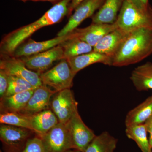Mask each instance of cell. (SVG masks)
I'll return each mask as SVG.
<instances>
[{"label":"cell","mask_w":152,"mask_h":152,"mask_svg":"<svg viewBox=\"0 0 152 152\" xmlns=\"http://www.w3.org/2000/svg\"><path fill=\"white\" fill-rule=\"evenodd\" d=\"M72 0H62L49 9L43 15L30 24L22 26L6 35L0 44L1 54L12 55L17 47L41 28L55 24L68 17Z\"/></svg>","instance_id":"6da1fadb"},{"label":"cell","mask_w":152,"mask_h":152,"mask_svg":"<svg viewBox=\"0 0 152 152\" xmlns=\"http://www.w3.org/2000/svg\"><path fill=\"white\" fill-rule=\"evenodd\" d=\"M152 54V28H139L128 32L112 66L123 67L140 62Z\"/></svg>","instance_id":"7a4b0ae2"},{"label":"cell","mask_w":152,"mask_h":152,"mask_svg":"<svg viewBox=\"0 0 152 152\" xmlns=\"http://www.w3.org/2000/svg\"><path fill=\"white\" fill-rule=\"evenodd\" d=\"M115 23L118 28L127 33L139 28H152V7L141 10L130 0H125Z\"/></svg>","instance_id":"3957f363"},{"label":"cell","mask_w":152,"mask_h":152,"mask_svg":"<svg viewBox=\"0 0 152 152\" xmlns=\"http://www.w3.org/2000/svg\"><path fill=\"white\" fill-rule=\"evenodd\" d=\"M75 76L67 60L63 59L53 67L41 74L40 77L43 85L59 92L70 89L73 85Z\"/></svg>","instance_id":"277c9868"},{"label":"cell","mask_w":152,"mask_h":152,"mask_svg":"<svg viewBox=\"0 0 152 152\" xmlns=\"http://www.w3.org/2000/svg\"><path fill=\"white\" fill-rule=\"evenodd\" d=\"M39 137L46 152H66L74 149L67 123L59 122L49 132Z\"/></svg>","instance_id":"5b68a950"},{"label":"cell","mask_w":152,"mask_h":152,"mask_svg":"<svg viewBox=\"0 0 152 152\" xmlns=\"http://www.w3.org/2000/svg\"><path fill=\"white\" fill-rule=\"evenodd\" d=\"M0 69L4 70L8 75L25 79L35 88L43 85L40 75L29 69L20 58L1 54Z\"/></svg>","instance_id":"8992f818"},{"label":"cell","mask_w":152,"mask_h":152,"mask_svg":"<svg viewBox=\"0 0 152 152\" xmlns=\"http://www.w3.org/2000/svg\"><path fill=\"white\" fill-rule=\"evenodd\" d=\"M50 102L51 108L59 122L67 124L74 113L77 110L78 103L70 89L57 92Z\"/></svg>","instance_id":"52a82bcc"},{"label":"cell","mask_w":152,"mask_h":152,"mask_svg":"<svg viewBox=\"0 0 152 152\" xmlns=\"http://www.w3.org/2000/svg\"><path fill=\"white\" fill-rule=\"evenodd\" d=\"M105 0H84L75 9L66 24L57 34L61 37L72 32L86 19L92 17Z\"/></svg>","instance_id":"ba28073f"},{"label":"cell","mask_w":152,"mask_h":152,"mask_svg":"<svg viewBox=\"0 0 152 152\" xmlns=\"http://www.w3.org/2000/svg\"><path fill=\"white\" fill-rule=\"evenodd\" d=\"M30 130L1 124L0 139L5 152H22L30 138Z\"/></svg>","instance_id":"9c48e42d"},{"label":"cell","mask_w":152,"mask_h":152,"mask_svg":"<svg viewBox=\"0 0 152 152\" xmlns=\"http://www.w3.org/2000/svg\"><path fill=\"white\" fill-rule=\"evenodd\" d=\"M20 58L29 69L40 75L50 67L55 62L65 59L64 50L59 45L46 51Z\"/></svg>","instance_id":"30bf717a"},{"label":"cell","mask_w":152,"mask_h":152,"mask_svg":"<svg viewBox=\"0 0 152 152\" xmlns=\"http://www.w3.org/2000/svg\"><path fill=\"white\" fill-rule=\"evenodd\" d=\"M74 149L85 152L90 143L96 137L94 133L83 121L76 111L67 123Z\"/></svg>","instance_id":"8fae6325"},{"label":"cell","mask_w":152,"mask_h":152,"mask_svg":"<svg viewBox=\"0 0 152 152\" xmlns=\"http://www.w3.org/2000/svg\"><path fill=\"white\" fill-rule=\"evenodd\" d=\"M72 32L61 36L57 37L53 39L42 42H36L31 39H28L15 49L11 56L16 58L29 56L39 53L48 50L60 45L63 42L71 37Z\"/></svg>","instance_id":"7c38bea8"},{"label":"cell","mask_w":152,"mask_h":152,"mask_svg":"<svg viewBox=\"0 0 152 152\" xmlns=\"http://www.w3.org/2000/svg\"><path fill=\"white\" fill-rule=\"evenodd\" d=\"M56 92L45 85L37 87L27 104L20 113L31 116L47 110L50 104L52 97Z\"/></svg>","instance_id":"4fadbf2b"},{"label":"cell","mask_w":152,"mask_h":152,"mask_svg":"<svg viewBox=\"0 0 152 152\" xmlns=\"http://www.w3.org/2000/svg\"><path fill=\"white\" fill-rule=\"evenodd\" d=\"M117 28L116 23L112 24L92 23L88 26L77 28L73 32L77 37L94 47L104 36Z\"/></svg>","instance_id":"5bb4252c"},{"label":"cell","mask_w":152,"mask_h":152,"mask_svg":"<svg viewBox=\"0 0 152 152\" xmlns=\"http://www.w3.org/2000/svg\"><path fill=\"white\" fill-rule=\"evenodd\" d=\"M127 34V32L118 27L104 36L93 47V50L107 55L113 59Z\"/></svg>","instance_id":"9a60e30c"},{"label":"cell","mask_w":152,"mask_h":152,"mask_svg":"<svg viewBox=\"0 0 152 152\" xmlns=\"http://www.w3.org/2000/svg\"><path fill=\"white\" fill-rule=\"evenodd\" d=\"M75 75L83 69L96 63L112 66V58L98 52L92 51L66 59Z\"/></svg>","instance_id":"2e32d148"},{"label":"cell","mask_w":152,"mask_h":152,"mask_svg":"<svg viewBox=\"0 0 152 152\" xmlns=\"http://www.w3.org/2000/svg\"><path fill=\"white\" fill-rule=\"evenodd\" d=\"M125 0H105L91 17L92 23L112 24L116 22Z\"/></svg>","instance_id":"e0dca14e"},{"label":"cell","mask_w":152,"mask_h":152,"mask_svg":"<svg viewBox=\"0 0 152 152\" xmlns=\"http://www.w3.org/2000/svg\"><path fill=\"white\" fill-rule=\"evenodd\" d=\"M30 117L33 132L39 137L48 132L59 122L54 113L49 109Z\"/></svg>","instance_id":"ac0fdd59"},{"label":"cell","mask_w":152,"mask_h":152,"mask_svg":"<svg viewBox=\"0 0 152 152\" xmlns=\"http://www.w3.org/2000/svg\"><path fill=\"white\" fill-rule=\"evenodd\" d=\"M130 78L139 91L152 90V62H148L135 68Z\"/></svg>","instance_id":"d6986e66"},{"label":"cell","mask_w":152,"mask_h":152,"mask_svg":"<svg viewBox=\"0 0 152 152\" xmlns=\"http://www.w3.org/2000/svg\"><path fill=\"white\" fill-rule=\"evenodd\" d=\"M152 116V95L130 111L125 119L126 127L144 124Z\"/></svg>","instance_id":"ffe728a7"},{"label":"cell","mask_w":152,"mask_h":152,"mask_svg":"<svg viewBox=\"0 0 152 152\" xmlns=\"http://www.w3.org/2000/svg\"><path fill=\"white\" fill-rule=\"evenodd\" d=\"M35 89L28 90L3 98L1 99V110H2V113H20L27 104Z\"/></svg>","instance_id":"44dd1931"},{"label":"cell","mask_w":152,"mask_h":152,"mask_svg":"<svg viewBox=\"0 0 152 152\" xmlns=\"http://www.w3.org/2000/svg\"><path fill=\"white\" fill-rule=\"evenodd\" d=\"M64 50L65 59L77 56L92 51L93 47L75 36L72 37L59 45Z\"/></svg>","instance_id":"7402d4cb"},{"label":"cell","mask_w":152,"mask_h":152,"mask_svg":"<svg viewBox=\"0 0 152 152\" xmlns=\"http://www.w3.org/2000/svg\"><path fill=\"white\" fill-rule=\"evenodd\" d=\"M126 134L129 139L135 142L142 152H152L145 124L126 127Z\"/></svg>","instance_id":"603a6c76"},{"label":"cell","mask_w":152,"mask_h":152,"mask_svg":"<svg viewBox=\"0 0 152 152\" xmlns=\"http://www.w3.org/2000/svg\"><path fill=\"white\" fill-rule=\"evenodd\" d=\"M118 140L108 132H104L96 136L85 152H114Z\"/></svg>","instance_id":"cb8c5ba5"},{"label":"cell","mask_w":152,"mask_h":152,"mask_svg":"<svg viewBox=\"0 0 152 152\" xmlns=\"http://www.w3.org/2000/svg\"><path fill=\"white\" fill-rule=\"evenodd\" d=\"M0 123L24 128L33 132L30 116L20 113L3 112L0 115Z\"/></svg>","instance_id":"d4e9b609"},{"label":"cell","mask_w":152,"mask_h":152,"mask_svg":"<svg viewBox=\"0 0 152 152\" xmlns=\"http://www.w3.org/2000/svg\"><path fill=\"white\" fill-rule=\"evenodd\" d=\"M36 88L25 79L16 76L9 75L8 88L5 97L10 96L25 91Z\"/></svg>","instance_id":"484cf974"},{"label":"cell","mask_w":152,"mask_h":152,"mask_svg":"<svg viewBox=\"0 0 152 152\" xmlns=\"http://www.w3.org/2000/svg\"><path fill=\"white\" fill-rule=\"evenodd\" d=\"M22 152H46L42 139L39 136L30 138Z\"/></svg>","instance_id":"4316f807"},{"label":"cell","mask_w":152,"mask_h":152,"mask_svg":"<svg viewBox=\"0 0 152 152\" xmlns=\"http://www.w3.org/2000/svg\"><path fill=\"white\" fill-rule=\"evenodd\" d=\"M9 86V75L6 72L0 69V97H4Z\"/></svg>","instance_id":"83f0119b"},{"label":"cell","mask_w":152,"mask_h":152,"mask_svg":"<svg viewBox=\"0 0 152 152\" xmlns=\"http://www.w3.org/2000/svg\"><path fill=\"white\" fill-rule=\"evenodd\" d=\"M137 8L143 11L147 10L151 7L149 0H130Z\"/></svg>","instance_id":"f1b7e54d"},{"label":"cell","mask_w":152,"mask_h":152,"mask_svg":"<svg viewBox=\"0 0 152 152\" xmlns=\"http://www.w3.org/2000/svg\"><path fill=\"white\" fill-rule=\"evenodd\" d=\"M144 124L146 127L147 132L149 134V140L150 145L152 149V116L147 120Z\"/></svg>","instance_id":"f546056e"},{"label":"cell","mask_w":152,"mask_h":152,"mask_svg":"<svg viewBox=\"0 0 152 152\" xmlns=\"http://www.w3.org/2000/svg\"><path fill=\"white\" fill-rule=\"evenodd\" d=\"M84 0H72L70 4V5L69 7V13L68 17L70 16L72 14L75 9L77 6L80 4L82 1Z\"/></svg>","instance_id":"4dcf8cb0"},{"label":"cell","mask_w":152,"mask_h":152,"mask_svg":"<svg viewBox=\"0 0 152 152\" xmlns=\"http://www.w3.org/2000/svg\"><path fill=\"white\" fill-rule=\"evenodd\" d=\"M19 1H22L24 2H26L27 1H48L51 2L54 5L57 3L59 2L62 0H19Z\"/></svg>","instance_id":"1f68e13d"},{"label":"cell","mask_w":152,"mask_h":152,"mask_svg":"<svg viewBox=\"0 0 152 152\" xmlns=\"http://www.w3.org/2000/svg\"><path fill=\"white\" fill-rule=\"evenodd\" d=\"M66 152H81L80 151H79V150L76 149H71L68 150V151H66Z\"/></svg>","instance_id":"d6a6232c"}]
</instances>
